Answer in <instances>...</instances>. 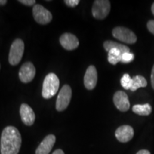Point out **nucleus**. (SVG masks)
Here are the masks:
<instances>
[{"mask_svg": "<svg viewBox=\"0 0 154 154\" xmlns=\"http://www.w3.org/2000/svg\"><path fill=\"white\" fill-rule=\"evenodd\" d=\"M22 145V136L14 126H7L2 133L0 141L1 154H18Z\"/></svg>", "mask_w": 154, "mask_h": 154, "instance_id": "1", "label": "nucleus"}, {"mask_svg": "<svg viewBox=\"0 0 154 154\" xmlns=\"http://www.w3.org/2000/svg\"><path fill=\"white\" fill-rule=\"evenodd\" d=\"M59 88V79L57 75L50 73L45 77L42 87V96L46 99H51L57 93Z\"/></svg>", "mask_w": 154, "mask_h": 154, "instance_id": "2", "label": "nucleus"}, {"mask_svg": "<svg viewBox=\"0 0 154 154\" xmlns=\"http://www.w3.org/2000/svg\"><path fill=\"white\" fill-rule=\"evenodd\" d=\"M24 51V43L20 38L15 39L11 44L9 54V62L12 66H16L20 62Z\"/></svg>", "mask_w": 154, "mask_h": 154, "instance_id": "3", "label": "nucleus"}, {"mask_svg": "<svg viewBox=\"0 0 154 154\" xmlns=\"http://www.w3.org/2000/svg\"><path fill=\"white\" fill-rule=\"evenodd\" d=\"M111 10V3L108 0H96L92 7V14L97 19H104Z\"/></svg>", "mask_w": 154, "mask_h": 154, "instance_id": "4", "label": "nucleus"}, {"mask_svg": "<svg viewBox=\"0 0 154 154\" xmlns=\"http://www.w3.org/2000/svg\"><path fill=\"white\" fill-rule=\"evenodd\" d=\"M112 34L113 37L124 43L132 44L136 43L137 41L136 34L129 29L123 27V26H118L113 29Z\"/></svg>", "mask_w": 154, "mask_h": 154, "instance_id": "5", "label": "nucleus"}, {"mask_svg": "<svg viewBox=\"0 0 154 154\" xmlns=\"http://www.w3.org/2000/svg\"><path fill=\"white\" fill-rule=\"evenodd\" d=\"M72 88L69 85H64L61 88L56 103V109L58 111H64L68 107L72 99Z\"/></svg>", "mask_w": 154, "mask_h": 154, "instance_id": "6", "label": "nucleus"}, {"mask_svg": "<svg viewBox=\"0 0 154 154\" xmlns=\"http://www.w3.org/2000/svg\"><path fill=\"white\" fill-rule=\"evenodd\" d=\"M33 17L38 24L45 25L52 20V14L41 5H35L33 7Z\"/></svg>", "mask_w": 154, "mask_h": 154, "instance_id": "7", "label": "nucleus"}, {"mask_svg": "<svg viewBox=\"0 0 154 154\" xmlns=\"http://www.w3.org/2000/svg\"><path fill=\"white\" fill-rule=\"evenodd\" d=\"M36 74V69L32 62L24 63L19 72V79L23 83H29L34 79Z\"/></svg>", "mask_w": 154, "mask_h": 154, "instance_id": "8", "label": "nucleus"}, {"mask_svg": "<svg viewBox=\"0 0 154 154\" xmlns=\"http://www.w3.org/2000/svg\"><path fill=\"white\" fill-rule=\"evenodd\" d=\"M113 103L116 107L122 112H126L130 108V102L128 96L122 91L116 92L113 96Z\"/></svg>", "mask_w": 154, "mask_h": 154, "instance_id": "9", "label": "nucleus"}, {"mask_svg": "<svg viewBox=\"0 0 154 154\" xmlns=\"http://www.w3.org/2000/svg\"><path fill=\"white\" fill-rule=\"evenodd\" d=\"M134 131L131 126L124 125L119 127L115 132L116 138L121 143H126L134 137Z\"/></svg>", "mask_w": 154, "mask_h": 154, "instance_id": "10", "label": "nucleus"}, {"mask_svg": "<svg viewBox=\"0 0 154 154\" xmlns=\"http://www.w3.org/2000/svg\"><path fill=\"white\" fill-rule=\"evenodd\" d=\"M59 41H60L61 45L65 49L69 50V51L76 49L79 45L78 38L71 33L63 34L59 38Z\"/></svg>", "mask_w": 154, "mask_h": 154, "instance_id": "11", "label": "nucleus"}, {"mask_svg": "<svg viewBox=\"0 0 154 154\" xmlns=\"http://www.w3.org/2000/svg\"><path fill=\"white\" fill-rule=\"evenodd\" d=\"M97 71L96 67L91 65L86 69L84 76V86L88 90H92L96 87L97 84Z\"/></svg>", "mask_w": 154, "mask_h": 154, "instance_id": "12", "label": "nucleus"}, {"mask_svg": "<svg viewBox=\"0 0 154 154\" xmlns=\"http://www.w3.org/2000/svg\"><path fill=\"white\" fill-rule=\"evenodd\" d=\"M20 116L22 122L26 126H32L35 121V113L29 106L22 103L20 106Z\"/></svg>", "mask_w": 154, "mask_h": 154, "instance_id": "13", "label": "nucleus"}, {"mask_svg": "<svg viewBox=\"0 0 154 154\" xmlns=\"http://www.w3.org/2000/svg\"><path fill=\"white\" fill-rule=\"evenodd\" d=\"M56 137L54 135L50 134L46 136L36 150V154H49L54 146Z\"/></svg>", "mask_w": 154, "mask_h": 154, "instance_id": "14", "label": "nucleus"}, {"mask_svg": "<svg viewBox=\"0 0 154 154\" xmlns=\"http://www.w3.org/2000/svg\"><path fill=\"white\" fill-rule=\"evenodd\" d=\"M103 47L105 50L109 52L111 49H117L121 51V54H124L126 52H130L129 47L127 46H125L124 44H119L118 42H113V41H106L103 43Z\"/></svg>", "mask_w": 154, "mask_h": 154, "instance_id": "15", "label": "nucleus"}, {"mask_svg": "<svg viewBox=\"0 0 154 154\" xmlns=\"http://www.w3.org/2000/svg\"><path fill=\"white\" fill-rule=\"evenodd\" d=\"M132 111L138 115L149 116L152 112V107L149 103H146V104H137L134 105L133 106Z\"/></svg>", "mask_w": 154, "mask_h": 154, "instance_id": "16", "label": "nucleus"}, {"mask_svg": "<svg viewBox=\"0 0 154 154\" xmlns=\"http://www.w3.org/2000/svg\"><path fill=\"white\" fill-rule=\"evenodd\" d=\"M132 86L131 88V91H135L139 88L146 87L147 86V81L143 76H136L132 78Z\"/></svg>", "mask_w": 154, "mask_h": 154, "instance_id": "17", "label": "nucleus"}, {"mask_svg": "<svg viewBox=\"0 0 154 154\" xmlns=\"http://www.w3.org/2000/svg\"><path fill=\"white\" fill-rule=\"evenodd\" d=\"M108 54V61L111 64H116L119 61H121V55L122 54L119 49H112L109 51Z\"/></svg>", "mask_w": 154, "mask_h": 154, "instance_id": "18", "label": "nucleus"}, {"mask_svg": "<svg viewBox=\"0 0 154 154\" xmlns=\"http://www.w3.org/2000/svg\"><path fill=\"white\" fill-rule=\"evenodd\" d=\"M132 78H131V76H129V74H125L124 76H122L121 79V86L124 87L125 89L128 90V89H131L132 86Z\"/></svg>", "mask_w": 154, "mask_h": 154, "instance_id": "19", "label": "nucleus"}, {"mask_svg": "<svg viewBox=\"0 0 154 154\" xmlns=\"http://www.w3.org/2000/svg\"><path fill=\"white\" fill-rule=\"evenodd\" d=\"M134 59V54L130 52H126L121 55V61L124 63H128L133 61Z\"/></svg>", "mask_w": 154, "mask_h": 154, "instance_id": "20", "label": "nucleus"}, {"mask_svg": "<svg viewBox=\"0 0 154 154\" xmlns=\"http://www.w3.org/2000/svg\"><path fill=\"white\" fill-rule=\"evenodd\" d=\"M79 2V0H65L64 1V3L70 7H75Z\"/></svg>", "mask_w": 154, "mask_h": 154, "instance_id": "21", "label": "nucleus"}, {"mask_svg": "<svg viewBox=\"0 0 154 154\" xmlns=\"http://www.w3.org/2000/svg\"><path fill=\"white\" fill-rule=\"evenodd\" d=\"M19 2L26 6H32L35 5L36 1L35 0H19Z\"/></svg>", "mask_w": 154, "mask_h": 154, "instance_id": "22", "label": "nucleus"}, {"mask_svg": "<svg viewBox=\"0 0 154 154\" xmlns=\"http://www.w3.org/2000/svg\"><path fill=\"white\" fill-rule=\"evenodd\" d=\"M147 28L149 32L154 35V20H150L147 23Z\"/></svg>", "mask_w": 154, "mask_h": 154, "instance_id": "23", "label": "nucleus"}, {"mask_svg": "<svg viewBox=\"0 0 154 154\" xmlns=\"http://www.w3.org/2000/svg\"><path fill=\"white\" fill-rule=\"evenodd\" d=\"M151 86L154 89V65L152 68V72H151Z\"/></svg>", "mask_w": 154, "mask_h": 154, "instance_id": "24", "label": "nucleus"}, {"mask_svg": "<svg viewBox=\"0 0 154 154\" xmlns=\"http://www.w3.org/2000/svg\"><path fill=\"white\" fill-rule=\"evenodd\" d=\"M136 154H151V153L147 150H140Z\"/></svg>", "mask_w": 154, "mask_h": 154, "instance_id": "25", "label": "nucleus"}, {"mask_svg": "<svg viewBox=\"0 0 154 154\" xmlns=\"http://www.w3.org/2000/svg\"><path fill=\"white\" fill-rule=\"evenodd\" d=\"M52 154H64V153H63V151H62V150L57 149V150H56V151L54 152Z\"/></svg>", "mask_w": 154, "mask_h": 154, "instance_id": "26", "label": "nucleus"}, {"mask_svg": "<svg viewBox=\"0 0 154 154\" xmlns=\"http://www.w3.org/2000/svg\"><path fill=\"white\" fill-rule=\"evenodd\" d=\"M7 3V0H0V6H4Z\"/></svg>", "mask_w": 154, "mask_h": 154, "instance_id": "27", "label": "nucleus"}, {"mask_svg": "<svg viewBox=\"0 0 154 154\" xmlns=\"http://www.w3.org/2000/svg\"><path fill=\"white\" fill-rule=\"evenodd\" d=\"M151 11H152V13H153V15H154V3L152 5V7H151Z\"/></svg>", "mask_w": 154, "mask_h": 154, "instance_id": "28", "label": "nucleus"}]
</instances>
